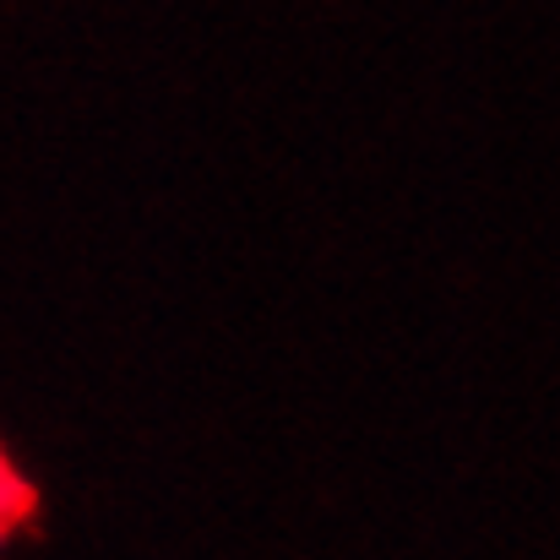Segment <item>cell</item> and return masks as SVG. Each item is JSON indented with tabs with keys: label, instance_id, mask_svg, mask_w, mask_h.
Segmentation results:
<instances>
[{
	"label": "cell",
	"instance_id": "cell-1",
	"mask_svg": "<svg viewBox=\"0 0 560 560\" xmlns=\"http://www.w3.org/2000/svg\"><path fill=\"white\" fill-rule=\"evenodd\" d=\"M27 506H33V495H27V485H22V479L11 474V463L0 457V539L11 534V523H16V517H22Z\"/></svg>",
	"mask_w": 560,
	"mask_h": 560
}]
</instances>
